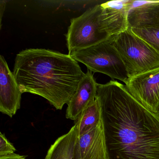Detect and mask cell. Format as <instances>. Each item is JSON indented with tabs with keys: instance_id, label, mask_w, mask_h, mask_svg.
<instances>
[{
	"instance_id": "obj_9",
	"label": "cell",
	"mask_w": 159,
	"mask_h": 159,
	"mask_svg": "<svg viewBox=\"0 0 159 159\" xmlns=\"http://www.w3.org/2000/svg\"><path fill=\"white\" fill-rule=\"evenodd\" d=\"M75 159H108L103 121L78 137L75 148Z\"/></svg>"
},
{
	"instance_id": "obj_10",
	"label": "cell",
	"mask_w": 159,
	"mask_h": 159,
	"mask_svg": "<svg viewBox=\"0 0 159 159\" xmlns=\"http://www.w3.org/2000/svg\"><path fill=\"white\" fill-rule=\"evenodd\" d=\"M98 84L92 71L88 70L80 82L75 94L67 104V119L76 120L81 112L95 100Z\"/></svg>"
},
{
	"instance_id": "obj_15",
	"label": "cell",
	"mask_w": 159,
	"mask_h": 159,
	"mask_svg": "<svg viewBox=\"0 0 159 159\" xmlns=\"http://www.w3.org/2000/svg\"><path fill=\"white\" fill-rule=\"evenodd\" d=\"M16 149L6 138L4 134L0 132V156L15 153Z\"/></svg>"
},
{
	"instance_id": "obj_8",
	"label": "cell",
	"mask_w": 159,
	"mask_h": 159,
	"mask_svg": "<svg viewBox=\"0 0 159 159\" xmlns=\"http://www.w3.org/2000/svg\"><path fill=\"white\" fill-rule=\"evenodd\" d=\"M129 0H114L100 4L102 29L110 38L129 29L127 16Z\"/></svg>"
},
{
	"instance_id": "obj_7",
	"label": "cell",
	"mask_w": 159,
	"mask_h": 159,
	"mask_svg": "<svg viewBox=\"0 0 159 159\" xmlns=\"http://www.w3.org/2000/svg\"><path fill=\"white\" fill-rule=\"evenodd\" d=\"M22 94L5 58L0 56V111L12 118L20 108Z\"/></svg>"
},
{
	"instance_id": "obj_18",
	"label": "cell",
	"mask_w": 159,
	"mask_h": 159,
	"mask_svg": "<svg viewBox=\"0 0 159 159\" xmlns=\"http://www.w3.org/2000/svg\"><path fill=\"white\" fill-rule=\"evenodd\" d=\"M157 115H158V116L159 117V112L158 113V114H157Z\"/></svg>"
},
{
	"instance_id": "obj_12",
	"label": "cell",
	"mask_w": 159,
	"mask_h": 159,
	"mask_svg": "<svg viewBox=\"0 0 159 159\" xmlns=\"http://www.w3.org/2000/svg\"><path fill=\"white\" fill-rule=\"evenodd\" d=\"M78 137V130L74 125L67 133L58 138L51 145L45 159H75Z\"/></svg>"
},
{
	"instance_id": "obj_4",
	"label": "cell",
	"mask_w": 159,
	"mask_h": 159,
	"mask_svg": "<svg viewBox=\"0 0 159 159\" xmlns=\"http://www.w3.org/2000/svg\"><path fill=\"white\" fill-rule=\"evenodd\" d=\"M69 55L92 72L103 73L125 84L129 79L125 66L110 39Z\"/></svg>"
},
{
	"instance_id": "obj_3",
	"label": "cell",
	"mask_w": 159,
	"mask_h": 159,
	"mask_svg": "<svg viewBox=\"0 0 159 159\" xmlns=\"http://www.w3.org/2000/svg\"><path fill=\"white\" fill-rule=\"evenodd\" d=\"M110 39L125 66L129 79L159 67V54L130 30Z\"/></svg>"
},
{
	"instance_id": "obj_16",
	"label": "cell",
	"mask_w": 159,
	"mask_h": 159,
	"mask_svg": "<svg viewBox=\"0 0 159 159\" xmlns=\"http://www.w3.org/2000/svg\"><path fill=\"white\" fill-rule=\"evenodd\" d=\"M0 159H26V156L14 153L0 156Z\"/></svg>"
},
{
	"instance_id": "obj_2",
	"label": "cell",
	"mask_w": 159,
	"mask_h": 159,
	"mask_svg": "<svg viewBox=\"0 0 159 159\" xmlns=\"http://www.w3.org/2000/svg\"><path fill=\"white\" fill-rule=\"evenodd\" d=\"M13 73L23 93L41 96L60 110L71 100L85 74L70 55L44 49L20 52Z\"/></svg>"
},
{
	"instance_id": "obj_11",
	"label": "cell",
	"mask_w": 159,
	"mask_h": 159,
	"mask_svg": "<svg viewBox=\"0 0 159 159\" xmlns=\"http://www.w3.org/2000/svg\"><path fill=\"white\" fill-rule=\"evenodd\" d=\"M129 29L159 27V1L129 0Z\"/></svg>"
},
{
	"instance_id": "obj_13",
	"label": "cell",
	"mask_w": 159,
	"mask_h": 159,
	"mask_svg": "<svg viewBox=\"0 0 159 159\" xmlns=\"http://www.w3.org/2000/svg\"><path fill=\"white\" fill-rule=\"evenodd\" d=\"M75 121L78 137L97 127L103 121L101 104L97 97L95 100L81 112Z\"/></svg>"
},
{
	"instance_id": "obj_6",
	"label": "cell",
	"mask_w": 159,
	"mask_h": 159,
	"mask_svg": "<svg viewBox=\"0 0 159 159\" xmlns=\"http://www.w3.org/2000/svg\"><path fill=\"white\" fill-rule=\"evenodd\" d=\"M125 87L143 106L155 114L159 112V67L129 78Z\"/></svg>"
},
{
	"instance_id": "obj_5",
	"label": "cell",
	"mask_w": 159,
	"mask_h": 159,
	"mask_svg": "<svg viewBox=\"0 0 159 159\" xmlns=\"http://www.w3.org/2000/svg\"><path fill=\"white\" fill-rule=\"evenodd\" d=\"M100 4L95 5L80 16L70 20V25L66 35L69 54L110 39L102 29Z\"/></svg>"
},
{
	"instance_id": "obj_17",
	"label": "cell",
	"mask_w": 159,
	"mask_h": 159,
	"mask_svg": "<svg viewBox=\"0 0 159 159\" xmlns=\"http://www.w3.org/2000/svg\"><path fill=\"white\" fill-rule=\"evenodd\" d=\"M6 1H1V23H2V13L4 11V9L6 5Z\"/></svg>"
},
{
	"instance_id": "obj_14",
	"label": "cell",
	"mask_w": 159,
	"mask_h": 159,
	"mask_svg": "<svg viewBox=\"0 0 159 159\" xmlns=\"http://www.w3.org/2000/svg\"><path fill=\"white\" fill-rule=\"evenodd\" d=\"M128 30L146 42L159 54V27Z\"/></svg>"
},
{
	"instance_id": "obj_1",
	"label": "cell",
	"mask_w": 159,
	"mask_h": 159,
	"mask_svg": "<svg viewBox=\"0 0 159 159\" xmlns=\"http://www.w3.org/2000/svg\"><path fill=\"white\" fill-rule=\"evenodd\" d=\"M108 159H159V117L116 80L98 84Z\"/></svg>"
}]
</instances>
